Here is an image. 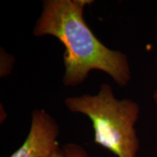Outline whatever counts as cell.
I'll return each mask as SVG.
<instances>
[{
    "label": "cell",
    "mask_w": 157,
    "mask_h": 157,
    "mask_svg": "<svg viewBox=\"0 0 157 157\" xmlns=\"http://www.w3.org/2000/svg\"><path fill=\"white\" fill-rule=\"evenodd\" d=\"M91 0H45L34 29L36 36L51 35L64 44L65 86L83 82L92 70L109 74L118 85H127L131 71L127 56L107 48L87 25L83 17Z\"/></svg>",
    "instance_id": "cell-1"
},
{
    "label": "cell",
    "mask_w": 157,
    "mask_h": 157,
    "mask_svg": "<svg viewBox=\"0 0 157 157\" xmlns=\"http://www.w3.org/2000/svg\"><path fill=\"white\" fill-rule=\"evenodd\" d=\"M72 112L87 115L93 123L95 143L118 157H136L140 147L135 124L140 107L132 100H118L109 84H103L95 95L66 98Z\"/></svg>",
    "instance_id": "cell-2"
},
{
    "label": "cell",
    "mask_w": 157,
    "mask_h": 157,
    "mask_svg": "<svg viewBox=\"0 0 157 157\" xmlns=\"http://www.w3.org/2000/svg\"><path fill=\"white\" fill-rule=\"evenodd\" d=\"M59 127L44 110H34L30 130L23 145L10 157H49L60 148Z\"/></svg>",
    "instance_id": "cell-3"
},
{
    "label": "cell",
    "mask_w": 157,
    "mask_h": 157,
    "mask_svg": "<svg viewBox=\"0 0 157 157\" xmlns=\"http://www.w3.org/2000/svg\"><path fill=\"white\" fill-rule=\"evenodd\" d=\"M49 157H89L87 151L78 145L68 143L59 148Z\"/></svg>",
    "instance_id": "cell-4"
},
{
    "label": "cell",
    "mask_w": 157,
    "mask_h": 157,
    "mask_svg": "<svg viewBox=\"0 0 157 157\" xmlns=\"http://www.w3.org/2000/svg\"><path fill=\"white\" fill-rule=\"evenodd\" d=\"M154 101L156 104L157 105V89L155 90L154 92Z\"/></svg>",
    "instance_id": "cell-5"
}]
</instances>
